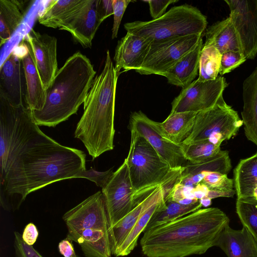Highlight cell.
I'll return each instance as SVG.
<instances>
[{
	"instance_id": "obj_6",
	"label": "cell",
	"mask_w": 257,
	"mask_h": 257,
	"mask_svg": "<svg viewBox=\"0 0 257 257\" xmlns=\"http://www.w3.org/2000/svg\"><path fill=\"white\" fill-rule=\"evenodd\" d=\"M126 161L137 203L162 185L178 170L172 169L149 142L131 129ZM181 169V168H180Z\"/></svg>"
},
{
	"instance_id": "obj_27",
	"label": "cell",
	"mask_w": 257,
	"mask_h": 257,
	"mask_svg": "<svg viewBox=\"0 0 257 257\" xmlns=\"http://www.w3.org/2000/svg\"><path fill=\"white\" fill-rule=\"evenodd\" d=\"M23 1L0 0V45L12 37L23 21L25 13Z\"/></svg>"
},
{
	"instance_id": "obj_37",
	"label": "cell",
	"mask_w": 257,
	"mask_h": 257,
	"mask_svg": "<svg viewBox=\"0 0 257 257\" xmlns=\"http://www.w3.org/2000/svg\"><path fill=\"white\" fill-rule=\"evenodd\" d=\"M113 173V168L104 172L98 171L91 168L89 170L86 169L80 173L77 178H85L89 180L94 182L97 186L103 189L108 183Z\"/></svg>"
},
{
	"instance_id": "obj_46",
	"label": "cell",
	"mask_w": 257,
	"mask_h": 257,
	"mask_svg": "<svg viewBox=\"0 0 257 257\" xmlns=\"http://www.w3.org/2000/svg\"><path fill=\"white\" fill-rule=\"evenodd\" d=\"M77 257H79V256H77Z\"/></svg>"
},
{
	"instance_id": "obj_2",
	"label": "cell",
	"mask_w": 257,
	"mask_h": 257,
	"mask_svg": "<svg viewBox=\"0 0 257 257\" xmlns=\"http://www.w3.org/2000/svg\"><path fill=\"white\" fill-rule=\"evenodd\" d=\"M229 219L220 209H199L145 232L140 241L147 257L202 254L215 246Z\"/></svg>"
},
{
	"instance_id": "obj_15",
	"label": "cell",
	"mask_w": 257,
	"mask_h": 257,
	"mask_svg": "<svg viewBox=\"0 0 257 257\" xmlns=\"http://www.w3.org/2000/svg\"><path fill=\"white\" fill-rule=\"evenodd\" d=\"M26 36L32 47L37 69L46 90L58 71L57 39L36 32L33 29Z\"/></svg>"
},
{
	"instance_id": "obj_43",
	"label": "cell",
	"mask_w": 257,
	"mask_h": 257,
	"mask_svg": "<svg viewBox=\"0 0 257 257\" xmlns=\"http://www.w3.org/2000/svg\"><path fill=\"white\" fill-rule=\"evenodd\" d=\"M72 240L66 237L58 244V250L64 257H77Z\"/></svg>"
},
{
	"instance_id": "obj_44",
	"label": "cell",
	"mask_w": 257,
	"mask_h": 257,
	"mask_svg": "<svg viewBox=\"0 0 257 257\" xmlns=\"http://www.w3.org/2000/svg\"><path fill=\"white\" fill-rule=\"evenodd\" d=\"M209 189L204 184L199 183L195 185L193 189V193L195 198L198 200L207 197Z\"/></svg>"
},
{
	"instance_id": "obj_41",
	"label": "cell",
	"mask_w": 257,
	"mask_h": 257,
	"mask_svg": "<svg viewBox=\"0 0 257 257\" xmlns=\"http://www.w3.org/2000/svg\"><path fill=\"white\" fill-rule=\"evenodd\" d=\"M38 235V229L33 223H29L26 225L22 234L23 240L28 245L32 246L37 241Z\"/></svg>"
},
{
	"instance_id": "obj_4",
	"label": "cell",
	"mask_w": 257,
	"mask_h": 257,
	"mask_svg": "<svg viewBox=\"0 0 257 257\" xmlns=\"http://www.w3.org/2000/svg\"><path fill=\"white\" fill-rule=\"evenodd\" d=\"M96 71L85 55L77 52L58 70L46 90L43 108L32 111L38 125L55 127L76 113L86 99Z\"/></svg>"
},
{
	"instance_id": "obj_10",
	"label": "cell",
	"mask_w": 257,
	"mask_h": 257,
	"mask_svg": "<svg viewBox=\"0 0 257 257\" xmlns=\"http://www.w3.org/2000/svg\"><path fill=\"white\" fill-rule=\"evenodd\" d=\"M228 84L221 76L207 81L194 80L183 88L172 102L170 114L205 110L215 106L222 98Z\"/></svg>"
},
{
	"instance_id": "obj_20",
	"label": "cell",
	"mask_w": 257,
	"mask_h": 257,
	"mask_svg": "<svg viewBox=\"0 0 257 257\" xmlns=\"http://www.w3.org/2000/svg\"><path fill=\"white\" fill-rule=\"evenodd\" d=\"M162 194L161 187H158L140 201L131 212L108 228L112 254L128 234L143 212L159 199Z\"/></svg>"
},
{
	"instance_id": "obj_8",
	"label": "cell",
	"mask_w": 257,
	"mask_h": 257,
	"mask_svg": "<svg viewBox=\"0 0 257 257\" xmlns=\"http://www.w3.org/2000/svg\"><path fill=\"white\" fill-rule=\"evenodd\" d=\"M242 125L237 112L222 98L213 107L197 113L191 133L182 144L209 140L221 145L235 136Z\"/></svg>"
},
{
	"instance_id": "obj_25",
	"label": "cell",
	"mask_w": 257,
	"mask_h": 257,
	"mask_svg": "<svg viewBox=\"0 0 257 257\" xmlns=\"http://www.w3.org/2000/svg\"><path fill=\"white\" fill-rule=\"evenodd\" d=\"M88 0H52L38 17L42 25L54 29L60 28L66 21L74 16Z\"/></svg>"
},
{
	"instance_id": "obj_42",
	"label": "cell",
	"mask_w": 257,
	"mask_h": 257,
	"mask_svg": "<svg viewBox=\"0 0 257 257\" xmlns=\"http://www.w3.org/2000/svg\"><path fill=\"white\" fill-rule=\"evenodd\" d=\"M113 0H98V10L102 22L113 15Z\"/></svg>"
},
{
	"instance_id": "obj_26",
	"label": "cell",
	"mask_w": 257,
	"mask_h": 257,
	"mask_svg": "<svg viewBox=\"0 0 257 257\" xmlns=\"http://www.w3.org/2000/svg\"><path fill=\"white\" fill-rule=\"evenodd\" d=\"M197 113L184 112L169 114L164 121L157 122V125L164 138L181 146L191 133Z\"/></svg>"
},
{
	"instance_id": "obj_7",
	"label": "cell",
	"mask_w": 257,
	"mask_h": 257,
	"mask_svg": "<svg viewBox=\"0 0 257 257\" xmlns=\"http://www.w3.org/2000/svg\"><path fill=\"white\" fill-rule=\"evenodd\" d=\"M206 17L197 8L185 4L171 8L157 19L126 23L127 31L151 42L193 34H202L206 28Z\"/></svg>"
},
{
	"instance_id": "obj_9",
	"label": "cell",
	"mask_w": 257,
	"mask_h": 257,
	"mask_svg": "<svg viewBox=\"0 0 257 257\" xmlns=\"http://www.w3.org/2000/svg\"><path fill=\"white\" fill-rule=\"evenodd\" d=\"M202 37V34H193L152 42L144 63L136 71L142 75L164 76L197 46Z\"/></svg>"
},
{
	"instance_id": "obj_23",
	"label": "cell",
	"mask_w": 257,
	"mask_h": 257,
	"mask_svg": "<svg viewBox=\"0 0 257 257\" xmlns=\"http://www.w3.org/2000/svg\"><path fill=\"white\" fill-rule=\"evenodd\" d=\"M201 39L197 46L184 56L164 74L168 83L185 88L196 77L199 68L200 54L203 48Z\"/></svg>"
},
{
	"instance_id": "obj_3",
	"label": "cell",
	"mask_w": 257,
	"mask_h": 257,
	"mask_svg": "<svg viewBox=\"0 0 257 257\" xmlns=\"http://www.w3.org/2000/svg\"><path fill=\"white\" fill-rule=\"evenodd\" d=\"M118 77L107 50L103 68L93 80L83 103V113L74 132V137L82 142L93 160L114 148Z\"/></svg>"
},
{
	"instance_id": "obj_17",
	"label": "cell",
	"mask_w": 257,
	"mask_h": 257,
	"mask_svg": "<svg viewBox=\"0 0 257 257\" xmlns=\"http://www.w3.org/2000/svg\"><path fill=\"white\" fill-rule=\"evenodd\" d=\"M152 42L130 33L118 41L115 50L114 69L119 76L122 72L139 69L146 58Z\"/></svg>"
},
{
	"instance_id": "obj_33",
	"label": "cell",
	"mask_w": 257,
	"mask_h": 257,
	"mask_svg": "<svg viewBox=\"0 0 257 257\" xmlns=\"http://www.w3.org/2000/svg\"><path fill=\"white\" fill-rule=\"evenodd\" d=\"M236 212L243 226L257 241V201L237 199Z\"/></svg>"
},
{
	"instance_id": "obj_16",
	"label": "cell",
	"mask_w": 257,
	"mask_h": 257,
	"mask_svg": "<svg viewBox=\"0 0 257 257\" xmlns=\"http://www.w3.org/2000/svg\"><path fill=\"white\" fill-rule=\"evenodd\" d=\"M102 22L98 10V0H88L80 11L59 29L69 32L84 48H90Z\"/></svg>"
},
{
	"instance_id": "obj_31",
	"label": "cell",
	"mask_w": 257,
	"mask_h": 257,
	"mask_svg": "<svg viewBox=\"0 0 257 257\" xmlns=\"http://www.w3.org/2000/svg\"><path fill=\"white\" fill-rule=\"evenodd\" d=\"M221 54L213 47L203 46L199 68V81H207L216 79L219 74Z\"/></svg>"
},
{
	"instance_id": "obj_38",
	"label": "cell",
	"mask_w": 257,
	"mask_h": 257,
	"mask_svg": "<svg viewBox=\"0 0 257 257\" xmlns=\"http://www.w3.org/2000/svg\"><path fill=\"white\" fill-rule=\"evenodd\" d=\"M14 246L16 257H43L32 245L27 244L22 234L14 232Z\"/></svg>"
},
{
	"instance_id": "obj_45",
	"label": "cell",
	"mask_w": 257,
	"mask_h": 257,
	"mask_svg": "<svg viewBox=\"0 0 257 257\" xmlns=\"http://www.w3.org/2000/svg\"><path fill=\"white\" fill-rule=\"evenodd\" d=\"M199 202L201 203L202 207H207L209 206L211 204V199L205 197L200 200Z\"/></svg>"
},
{
	"instance_id": "obj_39",
	"label": "cell",
	"mask_w": 257,
	"mask_h": 257,
	"mask_svg": "<svg viewBox=\"0 0 257 257\" xmlns=\"http://www.w3.org/2000/svg\"><path fill=\"white\" fill-rule=\"evenodd\" d=\"M133 2L130 0H113V23L112 28V39L117 36L120 22L128 4Z\"/></svg>"
},
{
	"instance_id": "obj_40",
	"label": "cell",
	"mask_w": 257,
	"mask_h": 257,
	"mask_svg": "<svg viewBox=\"0 0 257 257\" xmlns=\"http://www.w3.org/2000/svg\"><path fill=\"white\" fill-rule=\"evenodd\" d=\"M149 5L150 14L153 19H157L165 13L168 7L178 2L177 0H149L145 1Z\"/></svg>"
},
{
	"instance_id": "obj_36",
	"label": "cell",
	"mask_w": 257,
	"mask_h": 257,
	"mask_svg": "<svg viewBox=\"0 0 257 257\" xmlns=\"http://www.w3.org/2000/svg\"><path fill=\"white\" fill-rule=\"evenodd\" d=\"M246 59L244 54L241 52L227 51L222 53L219 72L220 76L230 72Z\"/></svg>"
},
{
	"instance_id": "obj_18",
	"label": "cell",
	"mask_w": 257,
	"mask_h": 257,
	"mask_svg": "<svg viewBox=\"0 0 257 257\" xmlns=\"http://www.w3.org/2000/svg\"><path fill=\"white\" fill-rule=\"evenodd\" d=\"M24 74L21 59L14 48L1 66L0 94L15 104H27L23 91Z\"/></svg>"
},
{
	"instance_id": "obj_21",
	"label": "cell",
	"mask_w": 257,
	"mask_h": 257,
	"mask_svg": "<svg viewBox=\"0 0 257 257\" xmlns=\"http://www.w3.org/2000/svg\"><path fill=\"white\" fill-rule=\"evenodd\" d=\"M242 120L246 138L257 146V67L243 83Z\"/></svg>"
},
{
	"instance_id": "obj_32",
	"label": "cell",
	"mask_w": 257,
	"mask_h": 257,
	"mask_svg": "<svg viewBox=\"0 0 257 257\" xmlns=\"http://www.w3.org/2000/svg\"><path fill=\"white\" fill-rule=\"evenodd\" d=\"M220 146L209 140L181 145L186 159L191 163L200 162L216 155L221 150Z\"/></svg>"
},
{
	"instance_id": "obj_30",
	"label": "cell",
	"mask_w": 257,
	"mask_h": 257,
	"mask_svg": "<svg viewBox=\"0 0 257 257\" xmlns=\"http://www.w3.org/2000/svg\"><path fill=\"white\" fill-rule=\"evenodd\" d=\"M162 196L143 212L128 234L113 253L114 255L126 256L134 250L138 244L141 233L144 232L150 219L157 209Z\"/></svg>"
},
{
	"instance_id": "obj_28",
	"label": "cell",
	"mask_w": 257,
	"mask_h": 257,
	"mask_svg": "<svg viewBox=\"0 0 257 257\" xmlns=\"http://www.w3.org/2000/svg\"><path fill=\"white\" fill-rule=\"evenodd\" d=\"M201 207L199 200L193 204L184 205L171 200L165 201L163 195L144 232L196 211Z\"/></svg>"
},
{
	"instance_id": "obj_19",
	"label": "cell",
	"mask_w": 257,
	"mask_h": 257,
	"mask_svg": "<svg viewBox=\"0 0 257 257\" xmlns=\"http://www.w3.org/2000/svg\"><path fill=\"white\" fill-rule=\"evenodd\" d=\"M215 246L227 257H257V241L244 227L234 229L227 225L220 234Z\"/></svg>"
},
{
	"instance_id": "obj_13",
	"label": "cell",
	"mask_w": 257,
	"mask_h": 257,
	"mask_svg": "<svg viewBox=\"0 0 257 257\" xmlns=\"http://www.w3.org/2000/svg\"><path fill=\"white\" fill-rule=\"evenodd\" d=\"M246 59L257 54V0H224Z\"/></svg>"
},
{
	"instance_id": "obj_22",
	"label": "cell",
	"mask_w": 257,
	"mask_h": 257,
	"mask_svg": "<svg viewBox=\"0 0 257 257\" xmlns=\"http://www.w3.org/2000/svg\"><path fill=\"white\" fill-rule=\"evenodd\" d=\"M233 181L237 199L257 201V152L239 161Z\"/></svg>"
},
{
	"instance_id": "obj_24",
	"label": "cell",
	"mask_w": 257,
	"mask_h": 257,
	"mask_svg": "<svg viewBox=\"0 0 257 257\" xmlns=\"http://www.w3.org/2000/svg\"><path fill=\"white\" fill-rule=\"evenodd\" d=\"M205 36L203 46L213 47L221 54L227 51L242 52L238 36L229 17L209 26Z\"/></svg>"
},
{
	"instance_id": "obj_35",
	"label": "cell",
	"mask_w": 257,
	"mask_h": 257,
	"mask_svg": "<svg viewBox=\"0 0 257 257\" xmlns=\"http://www.w3.org/2000/svg\"><path fill=\"white\" fill-rule=\"evenodd\" d=\"M194 187L184 185L179 181L164 199L165 201L171 200L184 205L196 203L199 200L195 198L193 193Z\"/></svg>"
},
{
	"instance_id": "obj_1",
	"label": "cell",
	"mask_w": 257,
	"mask_h": 257,
	"mask_svg": "<svg viewBox=\"0 0 257 257\" xmlns=\"http://www.w3.org/2000/svg\"><path fill=\"white\" fill-rule=\"evenodd\" d=\"M38 126L24 104L1 114L0 203L5 210L19 209L30 193L86 169L83 151L60 144Z\"/></svg>"
},
{
	"instance_id": "obj_29",
	"label": "cell",
	"mask_w": 257,
	"mask_h": 257,
	"mask_svg": "<svg viewBox=\"0 0 257 257\" xmlns=\"http://www.w3.org/2000/svg\"><path fill=\"white\" fill-rule=\"evenodd\" d=\"M231 169L228 152L220 150L216 155L198 162L188 161L182 167V175H193L202 172H218L227 174Z\"/></svg>"
},
{
	"instance_id": "obj_11",
	"label": "cell",
	"mask_w": 257,
	"mask_h": 257,
	"mask_svg": "<svg viewBox=\"0 0 257 257\" xmlns=\"http://www.w3.org/2000/svg\"><path fill=\"white\" fill-rule=\"evenodd\" d=\"M101 192L104 198L109 228H110L131 212L139 203L135 200L125 160L114 172Z\"/></svg>"
},
{
	"instance_id": "obj_14",
	"label": "cell",
	"mask_w": 257,
	"mask_h": 257,
	"mask_svg": "<svg viewBox=\"0 0 257 257\" xmlns=\"http://www.w3.org/2000/svg\"><path fill=\"white\" fill-rule=\"evenodd\" d=\"M15 49L21 59L24 68L26 103L32 111L40 110L45 102L46 91L37 69L32 47L26 35Z\"/></svg>"
},
{
	"instance_id": "obj_12",
	"label": "cell",
	"mask_w": 257,
	"mask_h": 257,
	"mask_svg": "<svg viewBox=\"0 0 257 257\" xmlns=\"http://www.w3.org/2000/svg\"><path fill=\"white\" fill-rule=\"evenodd\" d=\"M130 130L144 137L172 169L181 168L187 162L182 146L174 144L161 134L157 122L149 118L141 111L130 115Z\"/></svg>"
},
{
	"instance_id": "obj_34",
	"label": "cell",
	"mask_w": 257,
	"mask_h": 257,
	"mask_svg": "<svg viewBox=\"0 0 257 257\" xmlns=\"http://www.w3.org/2000/svg\"><path fill=\"white\" fill-rule=\"evenodd\" d=\"M200 183L209 189L227 193L232 197L235 193L233 189V180L228 178L227 174L218 172H207Z\"/></svg>"
},
{
	"instance_id": "obj_5",
	"label": "cell",
	"mask_w": 257,
	"mask_h": 257,
	"mask_svg": "<svg viewBox=\"0 0 257 257\" xmlns=\"http://www.w3.org/2000/svg\"><path fill=\"white\" fill-rule=\"evenodd\" d=\"M62 218L68 229L67 237L80 245L85 257H112L102 192L85 199L67 211Z\"/></svg>"
}]
</instances>
